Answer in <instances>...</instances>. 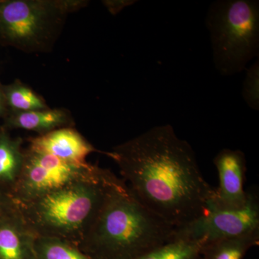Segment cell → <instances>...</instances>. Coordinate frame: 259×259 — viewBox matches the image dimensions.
Masks as SVG:
<instances>
[{
	"label": "cell",
	"mask_w": 259,
	"mask_h": 259,
	"mask_svg": "<svg viewBox=\"0 0 259 259\" xmlns=\"http://www.w3.org/2000/svg\"><path fill=\"white\" fill-rule=\"evenodd\" d=\"M110 157L139 202L174 228L206 212L214 188L204 180L193 148L171 125L155 126L115 146Z\"/></svg>",
	"instance_id": "obj_1"
},
{
	"label": "cell",
	"mask_w": 259,
	"mask_h": 259,
	"mask_svg": "<svg viewBox=\"0 0 259 259\" xmlns=\"http://www.w3.org/2000/svg\"><path fill=\"white\" fill-rule=\"evenodd\" d=\"M175 229L118 179L78 246L93 259H136L173 240Z\"/></svg>",
	"instance_id": "obj_2"
},
{
	"label": "cell",
	"mask_w": 259,
	"mask_h": 259,
	"mask_svg": "<svg viewBox=\"0 0 259 259\" xmlns=\"http://www.w3.org/2000/svg\"><path fill=\"white\" fill-rule=\"evenodd\" d=\"M117 178L99 167L93 176L22 204H15L37 236L78 245L96 219Z\"/></svg>",
	"instance_id": "obj_3"
},
{
	"label": "cell",
	"mask_w": 259,
	"mask_h": 259,
	"mask_svg": "<svg viewBox=\"0 0 259 259\" xmlns=\"http://www.w3.org/2000/svg\"><path fill=\"white\" fill-rule=\"evenodd\" d=\"M214 67L231 76L259 57L258 0H217L205 18Z\"/></svg>",
	"instance_id": "obj_4"
},
{
	"label": "cell",
	"mask_w": 259,
	"mask_h": 259,
	"mask_svg": "<svg viewBox=\"0 0 259 259\" xmlns=\"http://www.w3.org/2000/svg\"><path fill=\"white\" fill-rule=\"evenodd\" d=\"M81 0H0V44L27 54L50 52Z\"/></svg>",
	"instance_id": "obj_5"
},
{
	"label": "cell",
	"mask_w": 259,
	"mask_h": 259,
	"mask_svg": "<svg viewBox=\"0 0 259 259\" xmlns=\"http://www.w3.org/2000/svg\"><path fill=\"white\" fill-rule=\"evenodd\" d=\"M99 167L76 166L52 155L28 149L23 169L12 189L11 199L22 204L93 176Z\"/></svg>",
	"instance_id": "obj_6"
},
{
	"label": "cell",
	"mask_w": 259,
	"mask_h": 259,
	"mask_svg": "<svg viewBox=\"0 0 259 259\" xmlns=\"http://www.w3.org/2000/svg\"><path fill=\"white\" fill-rule=\"evenodd\" d=\"M256 230H259V197L254 189L248 190V199L241 208L207 209L200 217L175 228L174 238L198 242L204 246Z\"/></svg>",
	"instance_id": "obj_7"
},
{
	"label": "cell",
	"mask_w": 259,
	"mask_h": 259,
	"mask_svg": "<svg viewBox=\"0 0 259 259\" xmlns=\"http://www.w3.org/2000/svg\"><path fill=\"white\" fill-rule=\"evenodd\" d=\"M213 161L218 170L219 186L213 189L207 209L241 208L248 199V191L244 189L247 170L245 153L241 150L224 148Z\"/></svg>",
	"instance_id": "obj_8"
},
{
	"label": "cell",
	"mask_w": 259,
	"mask_h": 259,
	"mask_svg": "<svg viewBox=\"0 0 259 259\" xmlns=\"http://www.w3.org/2000/svg\"><path fill=\"white\" fill-rule=\"evenodd\" d=\"M29 142L28 149L52 155L76 166L88 165L87 158L92 153H101L110 156V152H102L96 149L72 127L55 130L32 138L29 140Z\"/></svg>",
	"instance_id": "obj_9"
},
{
	"label": "cell",
	"mask_w": 259,
	"mask_h": 259,
	"mask_svg": "<svg viewBox=\"0 0 259 259\" xmlns=\"http://www.w3.org/2000/svg\"><path fill=\"white\" fill-rule=\"evenodd\" d=\"M37 234L12 201L0 214V259H35Z\"/></svg>",
	"instance_id": "obj_10"
},
{
	"label": "cell",
	"mask_w": 259,
	"mask_h": 259,
	"mask_svg": "<svg viewBox=\"0 0 259 259\" xmlns=\"http://www.w3.org/2000/svg\"><path fill=\"white\" fill-rule=\"evenodd\" d=\"M74 121L70 112L62 108L28 112L8 110L5 115L6 128L32 131L39 136L61 127H71Z\"/></svg>",
	"instance_id": "obj_11"
},
{
	"label": "cell",
	"mask_w": 259,
	"mask_h": 259,
	"mask_svg": "<svg viewBox=\"0 0 259 259\" xmlns=\"http://www.w3.org/2000/svg\"><path fill=\"white\" fill-rule=\"evenodd\" d=\"M258 243L259 230H256L204 245L201 255L203 259H243L247 252Z\"/></svg>",
	"instance_id": "obj_12"
},
{
	"label": "cell",
	"mask_w": 259,
	"mask_h": 259,
	"mask_svg": "<svg viewBox=\"0 0 259 259\" xmlns=\"http://www.w3.org/2000/svg\"><path fill=\"white\" fill-rule=\"evenodd\" d=\"M21 139H13L5 130L0 131V183L13 187L18 181L25 161Z\"/></svg>",
	"instance_id": "obj_13"
},
{
	"label": "cell",
	"mask_w": 259,
	"mask_h": 259,
	"mask_svg": "<svg viewBox=\"0 0 259 259\" xmlns=\"http://www.w3.org/2000/svg\"><path fill=\"white\" fill-rule=\"evenodd\" d=\"M5 103L8 110L28 112L50 108L46 100L20 80L3 85Z\"/></svg>",
	"instance_id": "obj_14"
},
{
	"label": "cell",
	"mask_w": 259,
	"mask_h": 259,
	"mask_svg": "<svg viewBox=\"0 0 259 259\" xmlns=\"http://www.w3.org/2000/svg\"><path fill=\"white\" fill-rule=\"evenodd\" d=\"M35 259H93L78 245L54 237L37 236Z\"/></svg>",
	"instance_id": "obj_15"
},
{
	"label": "cell",
	"mask_w": 259,
	"mask_h": 259,
	"mask_svg": "<svg viewBox=\"0 0 259 259\" xmlns=\"http://www.w3.org/2000/svg\"><path fill=\"white\" fill-rule=\"evenodd\" d=\"M202 243L174 238L136 259H192L201 254Z\"/></svg>",
	"instance_id": "obj_16"
},
{
	"label": "cell",
	"mask_w": 259,
	"mask_h": 259,
	"mask_svg": "<svg viewBox=\"0 0 259 259\" xmlns=\"http://www.w3.org/2000/svg\"><path fill=\"white\" fill-rule=\"evenodd\" d=\"M242 96L248 107L259 110V58L245 69Z\"/></svg>",
	"instance_id": "obj_17"
},
{
	"label": "cell",
	"mask_w": 259,
	"mask_h": 259,
	"mask_svg": "<svg viewBox=\"0 0 259 259\" xmlns=\"http://www.w3.org/2000/svg\"><path fill=\"white\" fill-rule=\"evenodd\" d=\"M137 1L135 0H105L102 4L112 15H117L127 7L134 5Z\"/></svg>",
	"instance_id": "obj_18"
},
{
	"label": "cell",
	"mask_w": 259,
	"mask_h": 259,
	"mask_svg": "<svg viewBox=\"0 0 259 259\" xmlns=\"http://www.w3.org/2000/svg\"><path fill=\"white\" fill-rule=\"evenodd\" d=\"M7 111H8V108H7L6 103H5L3 85L0 83V118L5 117Z\"/></svg>",
	"instance_id": "obj_19"
},
{
	"label": "cell",
	"mask_w": 259,
	"mask_h": 259,
	"mask_svg": "<svg viewBox=\"0 0 259 259\" xmlns=\"http://www.w3.org/2000/svg\"><path fill=\"white\" fill-rule=\"evenodd\" d=\"M9 203H5V199L4 195H3V192L0 191V214L5 210V205H7Z\"/></svg>",
	"instance_id": "obj_20"
},
{
	"label": "cell",
	"mask_w": 259,
	"mask_h": 259,
	"mask_svg": "<svg viewBox=\"0 0 259 259\" xmlns=\"http://www.w3.org/2000/svg\"><path fill=\"white\" fill-rule=\"evenodd\" d=\"M192 259H203V258H202V255H201V254H200V255H197V256L194 257V258H192Z\"/></svg>",
	"instance_id": "obj_21"
}]
</instances>
